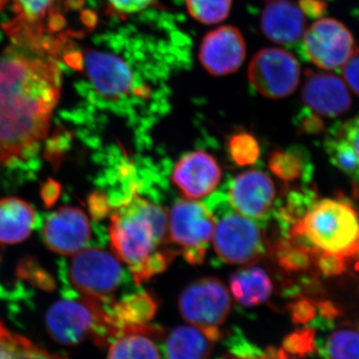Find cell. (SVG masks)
<instances>
[{"label": "cell", "instance_id": "obj_1", "mask_svg": "<svg viewBox=\"0 0 359 359\" xmlns=\"http://www.w3.org/2000/svg\"><path fill=\"white\" fill-rule=\"evenodd\" d=\"M150 36L128 30L97 35L93 44L78 47L75 39L66 45L59 57L71 69L83 74L85 79L77 85L87 102L98 109L109 110L120 115L132 116L143 104L155 95L150 86L153 78L162 79L168 67L157 57L148 59ZM158 56V55H157Z\"/></svg>", "mask_w": 359, "mask_h": 359}, {"label": "cell", "instance_id": "obj_2", "mask_svg": "<svg viewBox=\"0 0 359 359\" xmlns=\"http://www.w3.org/2000/svg\"><path fill=\"white\" fill-rule=\"evenodd\" d=\"M62 74L48 56L20 47L0 55V163L15 164L39 151L60 97Z\"/></svg>", "mask_w": 359, "mask_h": 359}, {"label": "cell", "instance_id": "obj_3", "mask_svg": "<svg viewBox=\"0 0 359 359\" xmlns=\"http://www.w3.org/2000/svg\"><path fill=\"white\" fill-rule=\"evenodd\" d=\"M109 238L116 257L141 285L162 273L180 252L160 249L169 242L167 212L141 197L138 188L109 214Z\"/></svg>", "mask_w": 359, "mask_h": 359}, {"label": "cell", "instance_id": "obj_4", "mask_svg": "<svg viewBox=\"0 0 359 359\" xmlns=\"http://www.w3.org/2000/svg\"><path fill=\"white\" fill-rule=\"evenodd\" d=\"M290 238L313 255H330L359 261V214L344 199L313 202L290 226Z\"/></svg>", "mask_w": 359, "mask_h": 359}, {"label": "cell", "instance_id": "obj_5", "mask_svg": "<svg viewBox=\"0 0 359 359\" xmlns=\"http://www.w3.org/2000/svg\"><path fill=\"white\" fill-rule=\"evenodd\" d=\"M65 297H81L102 306L115 301L116 294L126 280L117 257L100 248H85L60 269Z\"/></svg>", "mask_w": 359, "mask_h": 359}, {"label": "cell", "instance_id": "obj_6", "mask_svg": "<svg viewBox=\"0 0 359 359\" xmlns=\"http://www.w3.org/2000/svg\"><path fill=\"white\" fill-rule=\"evenodd\" d=\"M45 321L52 339L65 346H74L89 337L97 346L104 347L116 339L103 306L81 297H65L55 302Z\"/></svg>", "mask_w": 359, "mask_h": 359}, {"label": "cell", "instance_id": "obj_7", "mask_svg": "<svg viewBox=\"0 0 359 359\" xmlns=\"http://www.w3.org/2000/svg\"><path fill=\"white\" fill-rule=\"evenodd\" d=\"M214 215V214H212ZM212 236L215 250L224 262L230 264H252L266 254L263 231L250 218L224 210V214L214 215Z\"/></svg>", "mask_w": 359, "mask_h": 359}, {"label": "cell", "instance_id": "obj_8", "mask_svg": "<svg viewBox=\"0 0 359 359\" xmlns=\"http://www.w3.org/2000/svg\"><path fill=\"white\" fill-rule=\"evenodd\" d=\"M215 231V217L207 205L194 200H182L168 216L169 242L182 248V254L191 264L204 262L208 244Z\"/></svg>", "mask_w": 359, "mask_h": 359}, {"label": "cell", "instance_id": "obj_9", "mask_svg": "<svg viewBox=\"0 0 359 359\" xmlns=\"http://www.w3.org/2000/svg\"><path fill=\"white\" fill-rule=\"evenodd\" d=\"M231 308L230 292L216 278L195 280L180 295L179 311L184 320L204 330H219Z\"/></svg>", "mask_w": 359, "mask_h": 359}, {"label": "cell", "instance_id": "obj_10", "mask_svg": "<svg viewBox=\"0 0 359 359\" xmlns=\"http://www.w3.org/2000/svg\"><path fill=\"white\" fill-rule=\"evenodd\" d=\"M299 61L283 49H263L250 61V84L266 98L282 99L292 95L299 83Z\"/></svg>", "mask_w": 359, "mask_h": 359}, {"label": "cell", "instance_id": "obj_11", "mask_svg": "<svg viewBox=\"0 0 359 359\" xmlns=\"http://www.w3.org/2000/svg\"><path fill=\"white\" fill-rule=\"evenodd\" d=\"M353 46L351 32L334 18H321L304 32V53L323 69L342 67L353 53Z\"/></svg>", "mask_w": 359, "mask_h": 359}, {"label": "cell", "instance_id": "obj_12", "mask_svg": "<svg viewBox=\"0 0 359 359\" xmlns=\"http://www.w3.org/2000/svg\"><path fill=\"white\" fill-rule=\"evenodd\" d=\"M87 215L76 207H62L47 217L43 226L45 244L61 256H74L87 248L91 238Z\"/></svg>", "mask_w": 359, "mask_h": 359}, {"label": "cell", "instance_id": "obj_13", "mask_svg": "<svg viewBox=\"0 0 359 359\" xmlns=\"http://www.w3.org/2000/svg\"><path fill=\"white\" fill-rule=\"evenodd\" d=\"M245 42L233 26H221L205 35L200 49V60L208 72L216 76L236 72L244 63Z\"/></svg>", "mask_w": 359, "mask_h": 359}, {"label": "cell", "instance_id": "obj_14", "mask_svg": "<svg viewBox=\"0 0 359 359\" xmlns=\"http://www.w3.org/2000/svg\"><path fill=\"white\" fill-rule=\"evenodd\" d=\"M172 179L186 199L198 200L217 188L222 179V170L212 156L196 151L177 163Z\"/></svg>", "mask_w": 359, "mask_h": 359}, {"label": "cell", "instance_id": "obj_15", "mask_svg": "<svg viewBox=\"0 0 359 359\" xmlns=\"http://www.w3.org/2000/svg\"><path fill=\"white\" fill-rule=\"evenodd\" d=\"M302 96L313 112L323 117H339L351 107V94L346 83L332 73H309Z\"/></svg>", "mask_w": 359, "mask_h": 359}, {"label": "cell", "instance_id": "obj_16", "mask_svg": "<svg viewBox=\"0 0 359 359\" xmlns=\"http://www.w3.org/2000/svg\"><path fill=\"white\" fill-rule=\"evenodd\" d=\"M275 197V185L263 172H245L238 175L231 185V207L247 218H264L271 210Z\"/></svg>", "mask_w": 359, "mask_h": 359}, {"label": "cell", "instance_id": "obj_17", "mask_svg": "<svg viewBox=\"0 0 359 359\" xmlns=\"http://www.w3.org/2000/svg\"><path fill=\"white\" fill-rule=\"evenodd\" d=\"M262 29L276 43H294L306 32V15L302 7L290 0H271L264 7Z\"/></svg>", "mask_w": 359, "mask_h": 359}, {"label": "cell", "instance_id": "obj_18", "mask_svg": "<svg viewBox=\"0 0 359 359\" xmlns=\"http://www.w3.org/2000/svg\"><path fill=\"white\" fill-rule=\"evenodd\" d=\"M221 337L219 330L192 325L174 328L165 340V359H208Z\"/></svg>", "mask_w": 359, "mask_h": 359}, {"label": "cell", "instance_id": "obj_19", "mask_svg": "<svg viewBox=\"0 0 359 359\" xmlns=\"http://www.w3.org/2000/svg\"><path fill=\"white\" fill-rule=\"evenodd\" d=\"M36 212L32 205L18 198L0 200V244L23 242L34 229Z\"/></svg>", "mask_w": 359, "mask_h": 359}, {"label": "cell", "instance_id": "obj_20", "mask_svg": "<svg viewBox=\"0 0 359 359\" xmlns=\"http://www.w3.org/2000/svg\"><path fill=\"white\" fill-rule=\"evenodd\" d=\"M15 18L4 25L8 36H40L59 0H13Z\"/></svg>", "mask_w": 359, "mask_h": 359}, {"label": "cell", "instance_id": "obj_21", "mask_svg": "<svg viewBox=\"0 0 359 359\" xmlns=\"http://www.w3.org/2000/svg\"><path fill=\"white\" fill-rule=\"evenodd\" d=\"M273 282L259 266L241 269L231 278V290L238 304L247 308L268 301L273 294Z\"/></svg>", "mask_w": 359, "mask_h": 359}, {"label": "cell", "instance_id": "obj_22", "mask_svg": "<svg viewBox=\"0 0 359 359\" xmlns=\"http://www.w3.org/2000/svg\"><path fill=\"white\" fill-rule=\"evenodd\" d=\"M151 335L142 332L123 334L110 344L108 359H162Z\"/></svg>", "mask_w": 359, "mask_h": 359}, {"label": "cell", "instance_id": "obj_23", "mask_svg": "<svg viewBox=\"0 0 359 359\" xmlns=\"http://www.w3.org/2000/svg\"><path fill=\"white\" fill-rule=\"evenodd\" d=\"M325 147L332 165L359 191V159L351 144L335 129L325 140Z\"/></svg>", "mask_w": 359, "mask_h": 359}, {"label": "cell", "instance_id": "obj_24", "mask_svg": "<svg viewBox=\"0 0 359 359\" xmlns=\"http://www.w3.org/2000/svg\"><path fill=\"white\" fill-rule=\"evenodd\" d=\"M320 351L325 359H359V323L335 328Z\"/></svg>", "mask_w": 359, "mask_h": 359}, {"label": "cell", "instance_id": "obj_25", "mask_svg": "<svg viewBox=\"0 0 359 359\" xmlns=\"http://www.w3.org/2000/svg\"><path fill=\"white\" fill-rule=\"evenodd\" d=\"M189 13L204 25L222 22L230 14L231 0H186Z\"/></svg>", "mask_w": 359, "mask_h": 359}, {"label": "cell", "instance_id": "obj_26", "mask_svg": "<svg viewBox=\"0 0 359 359\" xmlns=\"http://www.w3.org/2000/svg\"><path fill=\"white\" fill-rule=\"evenodd\" d=\"M269 167L271 173L285 182H292L304 174V160L295 152L278 151L269 159Z\"/></svg>", "mask_w": 359, "mask_h": 359}, {"label": "cell", "instance_id": "obj_27", "mask_svg": "<svg viewBox=\"0 0 359 359\" xmlns=\"http://www.w3.org/2000/svg\"><path fill=\"white\" fill-rule=\"evenodd\" d=\"M229 152L231 160L238 166H250L259 159V146L252 135L238 133L229 141Z\"/></svg>", "mask_w": 359, "mask_h": 359}, {"label": "cell", "instance_id": "obj_28", "mask_svg": "<svg viewBox=\"0 0 359 359\" xmlns=\"http://www.w3.org/2000/svg\"><path fill=\"white\" fill-rule=\"evenodd\" d=\"M13 359H67L48 353L33 344L25 337L16 334V347Z\"/></svg>", "mask_w": 359, "mask_h": 359}, {"label": "cell", "instance_id": "obj_29", "mask_svg": "<svg viewBox=\"0 0 359 359\" xmlns=\"http://www.w3.org/2000/svg\"><path fill=\"white\" fill-rule=\"evenodd\" d=\"M219 359H290L285 351L269 348L266 351H259L257 346H252L245 351L233 353Z\"/></svg>", "mask_w": 359, "mask_h": 359}, {"label": "cell", "instance_id": "obj_30", "mask_svg": "<svg viewBox=\"0 0 359 359\" xmlns=\"http://www.w3.org/2000/svg\"><path fill=\"white\" fill-rule=\"evenodd\" d=\"M342 67L347 85L359 96V47L353 49V53Z\"/></svg>", "mask_w": 359, "mask_h": 359}, {"label": "cell", "instance_id": "obj_31", "mask_svg": "<svg viewBox=\"0 0 359 359\" xmlns=\"http://www.w3.org/2000/svg\"><path fill=\"white\" fill-rule=\"evenodd\" d=\"M156 0H107L110 8L118 14L140 13L152 6Z\"/></svg>", "mask_w": 359, "mask_h": 359}, {"label": "cell", "instance_id": "obj_32", "mask_svg": "<svg viewBox=\"0 0 359 359\" xmlns=\"http://www.w3.org/2000/svg\"><path fill=\"white\" fill-rule=\"evenodd\" d=\"M337 129L339 133L351 144L359 159V114L354 116L348 121L344 122Z\"/></svg>", "mask_w": 359, "mask_h": 359}, {"label": "cell", "instance_id": "obj_33", "mask_svg": "<svg viewBox=\"0 0 359 359\" xmlns=\"http://www.w3.org/2000/svg\"><path fill=\"white\" fill-rule=\"evenodd\" d=\"M16 347V334H11L0 321V359H13Z\"/></svg>", "mask_w": 359, "mask_h": 359}, {"label": "cell", "instance_id": "obj_34", "mask_svg": "<svg viewBox=\"0 0 359 359\" xmlns=\"http://www.w3.org/2000/svg\"><path fill=\"white\" fill-rule=\"evenodd\" d=\"M325 4L316 0H304L302 2V9L304 13L311 16H320L325 11Z\"/></svg>", "mask_w": 359, "mask_h": 359}, {"label": "cell", "instance_id": "obj_35", "mask_svg": "<svg viewBox=\"0 0 359 359\" xmlns=\"http://www.w3.org/2000/svg\"><path fill=\"white\" fill-rule=\"evenodd\" d=\"M59 193H60V189H59L58 184L53 181L47 183L42 190V196H43V199L47 205L53 204L57 199Z\"/></svg>", "mask_w": 359, "mask_h": 359}, {"label": "cell", "instance_id": "obj_36", "mask_svg": "<svg viewBox=\"0 0 359 359\" xmlns=\"http://www.w3.org/2000/svg\"><path fill=\"white\" fill-rule=\"evenodd\" d=\"M7 2H8V0H0V11L4 8V6H6Z\"/></svg>", "mask_w": 359, "mask_h": 359}]
</instances>
